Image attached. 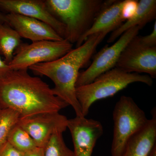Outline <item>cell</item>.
Here are the masks:
<instances>
[{
    "instance_id": "6da1fadb",
    "label": "cell",
    "mask_w": 156,
    "mask_h": 156,
    "mask_svg": "<svg viewBox=\"0 0 156 156\" xmlns=\"http://www.w3.org/2000/svg\"><path fill=\"white\" fill-rule=\"evenodd\" d=\"M69 106L53 93L49 85L27 69L12 70L0 79V109L10 108L20 119L59 112Z\"/></svg>"
},
{
    "instance_id": "7a4b0ae2",
    "label": "cell",
    "mask_w": 156,
    "mask_h": 156,
    "mask_svg": "<svg viewBox=\"0 0 156 156\" xmlns=\"http://www.w3.org/2000/svg\"><path fill=\"white\" fill-rule=\"evenodd\" d=\"M107 34L105 32L94 34L80 47L72 49L58 59L29 68L35 73L46 76L53 81L54 95L72 107L76 116L84 117L76 95V83L80 70L88 63Z\"/></svg>"
},
{
    "instance_id": "3957f363",
    "label": "cell",
    "mask_w": 156,
    "mask_h": 156,
    "mask_svg": "<svg viewBox=\"0 0 156 156\" xmlns=\"http://www.w3.org/2000/svg\"><path fill=\"white\" fill-rule=\"evenodd\" d=\"M52 15L65 27L64 40L76 43L92 26L105 2L102 0H45Z\"/></svg>"
},
{
    "instance_id": "277c9868",
    "label": "cell",
    "mask_w": 156,
    "mask_h": 156,
    "mask_svg": "<svg viewBox=\"0 0 156 156\" xmlns=\"http://www.w3.org/2000/svg\"><path fill=\"white\" fill-rule=\"evenodd\" d=\"M134 83L151 86L153 80L147 75L125 72L116 67L108 71L92 83L76 88V95L82 114L86 117L91 105L97 101L114 96Z\"/></svg>"
},
{
    "instance_id": "5b68a950",
    "label": "cell",
    "mask_w": 156,
    "mask_h": 156,
    "mask_svg": "<svg viewBox=\"0 0 156 156\" xmlns=\"http://www.w3.org/2000/svg\"><path fill=\"white\" fill-rule=\"evenodd\" d=\"M113 119L112 156H121L129 140L146 126L149 119L133 98L126 95L116 103Z\"/></svg>"
},
{
    "instance_id": "8992f818",
    "label": "cell",
    "mask_w": 156,
    "mask_h": 156,
    "mask_svg": "<svg viewBox=\"0 0 156 156\" xmlns=\"http://www.w3.org/2000/svg\"><path fill=\"white\" fill-rule=\"evenodd\" d=\"M73 44L66 40L43 41L30 44H21L9 66L12 70H28L38 63L50 62L62 57L72 50Z\"/></svg>"
},
{
    "instance_id": "52a82bcc",
    "label": "cell",
    "mask_w": 156,
    "mask_h": 156,
    "mask_svg": "<svg viewBox=\"0 0 156 156\" xmlns=\"http://www.w3.org/2000/svg\"><path fill=\"white\" fill-rule=\"evenodd\" d=\"M141 29L139 27L129 29L113 44L110 46L107 45L102 48L96 54L89 67L80 73L76 88L92 83L98 76L115 67L123 50Z\"/></svg>"
},
{
    "instance_id": "ba28073f",
    "label": "cell",
    "mask_w": 156,
    "mask_h": 156,
    "mask_svg": "<svg viewBox=\"0 0 156 156\" xmlns=\"http://www.w3.org/2000/svg\"><path fill=\"white\" fill-rule=\"evenodd\" d=\"M115 67L125 72L146 73L156 77V47H146L136 36L122 52Z\"/></svg>"
},
{
    "instance_id": "9c48e42d",
    "label": "cell",
    "mask_w": 156,
    "mask_h": 156,
    "mask_svg": "<svg viewBox=\"0 0 156 156\" xmlns=\"http://www.w3.org/2000/svg\"><path fill=\"white\" fill-rule=\"evenodd\" d=\"M68 120L59 112L46 113L20 119L18 124L31 136L37 147L44 148L53 134L66 131Z\"/></svg>"
},
{
    "instance_id": "30bf717a",
    "label": "cell",
    "mask_w": 156,
    "mask_h": 156,
    "mask_svg": "<svg viewBox=\"0 0 156 156\" xmlns=\"http://www.w3.org/2000/svg\"><path fill=\"white\" fill-rule=\"evenodd\" d=\"M67 128L72 138L74 156H92L98 140L103 135L101 123L86 117L76 116L68 120Z\"/></svg>"
},
{
    "instance_id": "8fae6325",
    "label": "cell",
    "mask_w": 156,
    "mask_h": 156,
    "mask_svg": "<svg viewBox=\"0 0 156 156\" xmlns=\"http://www.w3.org/2000/svg\"><path fill=\"white\" fill-rule=\"evenodd\" d=\"M0 9L8 14H20L45 23L65 39V27L50 13L44 1L0 0Z\"/></svg>"
},
{
    "instance_id": "7c38bea8",
    "label": "cell",
    "mask_w": 156,
    "mask_h": 156,
    "mask_svg": "<svg viewBox=\"0 0 156 156\" xmlns=\"http://www.w3.org/2000/svg\"><path fill=\"white\" fill-rule=\"evenodd\" d=\"M6 17L7 24L21 38L29 39L32 42L64 40L50 26L38 20L13 13L6 14Z\"/></svg>"
},
{
    "instance_id": "4fadbf2b",
    "label": "cell",
    "mask_w": 156,
    "mask_h": 156,
    "mask_svg": "<svg viewBox=\"0 0 156 156\" xmlns=\"http://www.w3.org/2000/svg\"><path fill=\"white\" fill-rule=\"evenodd\" d=\"M124 1H106L101 11L88 31L76 44V48L80 47L87 38L94 34L100 32L109 33L115 30L125 20L122 15Z\"/></svg>"
},
{
    "instance_id": "5bb4252c",
    "label": "cell",
    "mask_w": 156,
    "mask_h": 156,
    "mask_svg": "<svg viewBox=\"0 0 156 156\" xmlns=\"http://www.w3.org/2000/svg\"><path fill=\"white\" fill-rule=\"evenodd\" d=\"M146 126L128 140L121 156H147L156 144V110Z\"/></svg>"
},
{
    "instance_id": "9a60e30c",
    "label": "cell",
    "mask_w": 156,
    "mask_h": 156,
    "mask_svg": "<svg viewBox=\"0 0 156 156\" xmlns=\"http://www.w3.org/2000/svg\"><path fill=\"white\" fill-rule=\"evenodd\" d=\"M156 17V0H140L138 2V9L135 15L112 33L108 39V43L114 42L124 32L132 27H139L142 29L147 23L154 20Z\"/></svg>"
},
{
    "instance_id": "2e32d148",
    "label": "cell",
    "mask_w": 156,
    "mask_h": 156,
    "mask_svg": "<svg viewBox=\"0 0 156 156\" xmlns=\"http://www.w3.org/2000/svg\"><path fill=\"white\" fill-rule=\"evenodd\" d=\"M22 44L21 37L7 23H0V56L9 64L13 59L14 52Z\"/></svg>"
},
{
    "instance_id": "e0dca14e",
    "label": "cell",
    "mask_w": 156,
    "mask_h": 156,
    "mask_svg": "<svg viewBox=\"0 0 156 156\" xmlns=\"http://www.w3.org/2000/svg\"><path fill=\"white\" fill-rule=\"evenodd\" d=\"M7 141L16 149L22 153L37 147L31 136L18 123L10 131Z\"/></svg>"
},
{
    "instance_id": "ac0fdd59",
    "label": "cell",
    "mask_w": 156,
    "mask_h": 156,
    "mask_svg": "<svg viewBox=\"0 0 156 156\" xmlns=\"http://www.w3.org/2000/svg\"><path fill=\"white\" fill-rule=\"evenodd\" d=\"M20 115L10 108L0 109V145L7 141L10 131L19 122Z\"/></svg>"
},
{
    "instance_id": "d6986e66",
    "label": "cell",
    "mask_w": 156,
    "mask_h": 156,
    "mask_svg": "<svg viewBox=\"0 0 156 156\" xmlns=\"http://www.w3.org/2000/svg\"><path fill=\"white\" fill-rule=\"evenodd\" d=\"M44 156H74L65 142L62 133L53 134L44 148Z\"/></svg>"
},
{
    "instance_id": "ffe728a7",
    "label": "cell",
    "mask_w": 156,
    "mask_h": 156,
    "mask_svg": "<svg viewBox=\"0 0 156 156\" xmlns=\"http://www.w3.org/2000/svg\"><path fill=\"white\" fill-rule=\"evenodd\" d=\"M138 1L125 0L123 2L122 9V17L124 20L131 19L136 14L138 9Z\"/></svg>"
},
{
    "instance_id": "44dd1931",
    "label": "cell",
    "mask_w": 156,
    "mask_h": 156,
    "mask_svg": "<svg viewBox=\"0 0 156 156\" xmlns=\"http://www.w3.org/2000/svg\"><path fill=\"white\" fill-rule=\"evenodd\" d=\"M23 153L16 149L8 141L0 145V156H23Z\"/></svg>"
},
{
    "instance_id": "7402d4cb",
    "label": "cell",
    "mask_w": 156,
    "mask_h": 156,
    "mask_svg": "<svg viewBox=\"0 0 156 156\" xmlns=\"http://www.w3.org/2000/svg\"><path fill=\"white\" fill-rule=\"evenodd\" d=\"M140 43L146 47L149 48L156 47V22L155 21L152 32L145 36H139Z\"/></svg>"
},
{
    "instance_id": "603a6c76",
    "label": "cell",
    "mask_w": 156,
    "mask_h": 156,
    "mask_svg": "<svg viewBox=\"0 0 156 156\" xmlns=\"http://www.w3.org/2000/svg\"><path fill=\"white\" fill-rule=\"evenodd\" d=\"M12 71L9 65L3 60L0 56V79L5 76L8 73Z\"/></svg>"
},
{
    "instance_id": "cb8c5ba5",
    "label": "cell",
    "mask_w": 156,
    "mask_h": 156,
    "mask_svg": "<svg viewBox=\"0 0 156 156\" xmlns=\"http://www.w3.org/2000/svg\"><path fill=\"white\" fill-rule=\"evenodd\" d=\"M23 156H44V148L37 147L24 153Z\"/></svg>"
},
{
    "instance_id": "d4e9b609",
    "label": "cell",
    "mask_w": 156,
    "mask_h": 156,
    "mask_svg": "<svg viewBox=\"0 0 156 156\" xmlns=\"http://www.w3.org/2000/svg\"><path fill=\"white\" fill-rule=\"evenodd\" d=\"M7 20L6 18V15H4L0 13V23H7Z\"/></svg>"
},
{
    "instance_id": "484cf974",
    "label": "cell",
    "mask_w": 156,
    "mask_h": 156,
    "mask_svg": "<svg viewBox=\"0 0 156 156\" xmlns=\"http://www.w3.org/2000/svg\"><path fill=\"white\" fill-rule=\"evenodd\" d=\"M147 156H156V144L152 149Z\"/></svg>"
}]
</instances>
